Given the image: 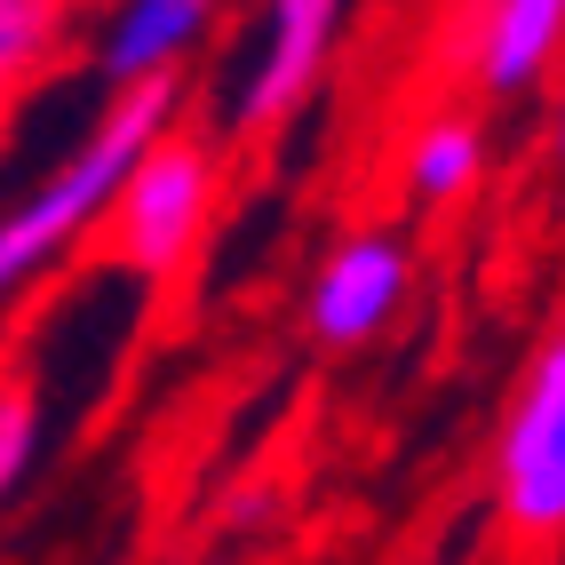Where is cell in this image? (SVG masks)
<instances>
[{"mask_svg":"<svg viewBox=\"0 0 565 565\" xmlns=\"http://www.w3.org/2000/svg\"><path fill=\"white\" fill-rule=\"evenodd\" d=\"M175 104H183V81H152V88L111 96L81 152H72L24 207L0 215V303H17V287H32L56 255H72L81 239L104 232L120 192L136 183V168L175 136Z\"/></svg>","mask_w":565,"mask_h":565,"instance_id":"cell-1","label":"cell"},{"mask_svg":"<svg viewBox=\"0 0 565 565\" xmlns=\"http://www.w3.org/2000/svg\"><path fill=\"white\" fill-rule=\"evenodd\" d=\"M406 279H414V263H406V247L391 232H351V239H334L327 263L311 271L303 319H311V334L327 351H359L398 319Z\"/></svg>","mask_w":565,"mask_h":565,"instance_id":"cell-4","label":"cell"},{"mask_svg":"<svg viewBox=\"0 0 565 565\" xmlns=\"http://www.w3.org/2000/svg\"><path fill=\"white\" fill-rule=\"evenodd\" d=\"M557 160H565V88H557Z\"/></svg>","mask_w":565,"mask_h":565,"instance_id":"cell-11","label":"cell"},{"mask_svg":"<svg viewBox=\"0 0 565 565\" xmlns=\"http://www.w3.org/2000/svg\"><path fill=\"white\" fill-rule=\"evenodd\" d=\"M223 0H120L96 32V72L111 96L152 88V81H183V56L207 41Z\"/></svg>","mask_w":565,"mask_h":565,"instance_id":"cell-6","label":"cell"},{"mask_svg":"<svg viewBox=\"0 0 565 565\" xmlns=\"http://www.w3.org/2000/svg\"><path fill=\"white\" fill-rule=\"evenodd\" d=\"M565 49V0H486L478 41H470V81L486 96L534 88Z\"/></svg>","mask_w":565,"mask_h":565,"instance_id":"cell-7","label":"cell"},{"mask_svg":"<svg viewBox=\"0 0 565 565\" xmlns=\"http://www.w3.org/2000/svg\"><path fill=\"white\" fill-rule=\"evenodd\" d=\"M207 207H215V143L175 128L120 192V207L104 223V247L136 279H168V271L192 263V247L207 232Z\"/></svg>","mask_w":565,"mask_h":565,"instance_id":"cell-2","label":"cell"},{"mask_svg":"<svg viewBox=\"0 0 565 565\" xmlns=\"http://www.w3.org/2000/svg\"><path fill=\"white\" fill-rule=\"evenodd\" d=\"M494 502L518 542L565 534V334H550L518 383V406L494 446Z\"/></svg>","mask_w":565,"mask_h":565,"instance_id":"cell-3","label":"cell"},{"mask_svg":"<svg viewBox=\"0 0 565 565\" xmlns=\"http://www.w3.org/2000/svg\"><path fill=\"white\" fill-rule=\"evenodd\" d=\"M486 168V136L478 120H430L423 136L406 143V192L423 200V207H446V200H462L470 183Z\"/></svg>","mask_w":565,"mask_h":565,"instance_id":"cell-8","label":"cell"},{"mask_svg":"<svg viewBox=\"0 0 565 565\" xmlns=\"http://www.w3.org/2000/svg\"><path fill=\"white\" fill-rule=\"evenodd\" d=\"M32 455H41V391H32L24 366H9L0 374V502L24 486Z\"/></svg>","mask_w":565,"mask_h":565,"instance_id":"cell-10","label":"cell"},{"mask_svg":"<svg viewBox=\"0 0 565 565\" xmlns=\"http://www.w3.org/2000/svg\"><path fill=\"white\" fill-rule=\"evenodd\" d=\"M64 17H72V0H0V96L56 56Z\"/></svg>","mask_w":565,"mask_h":565,"instance_id":"cell-9","label":"cell"},{"mask_svg":"<svg viewBox=\"0 0 565 565\" xmlns=\"http://www.w3.org/2000/svg\"><path fill=\"white\" fill-rule=\"evenodd\" d=\"M334 24H343V0H271L263 17V49L239 81V128L263 136L303 111V96L319 88V72L334 56Z\"/></svg>","mask_w":565,"mask_h":565,"instance_id":"cell-5","label":"cell"}]
</instances>
